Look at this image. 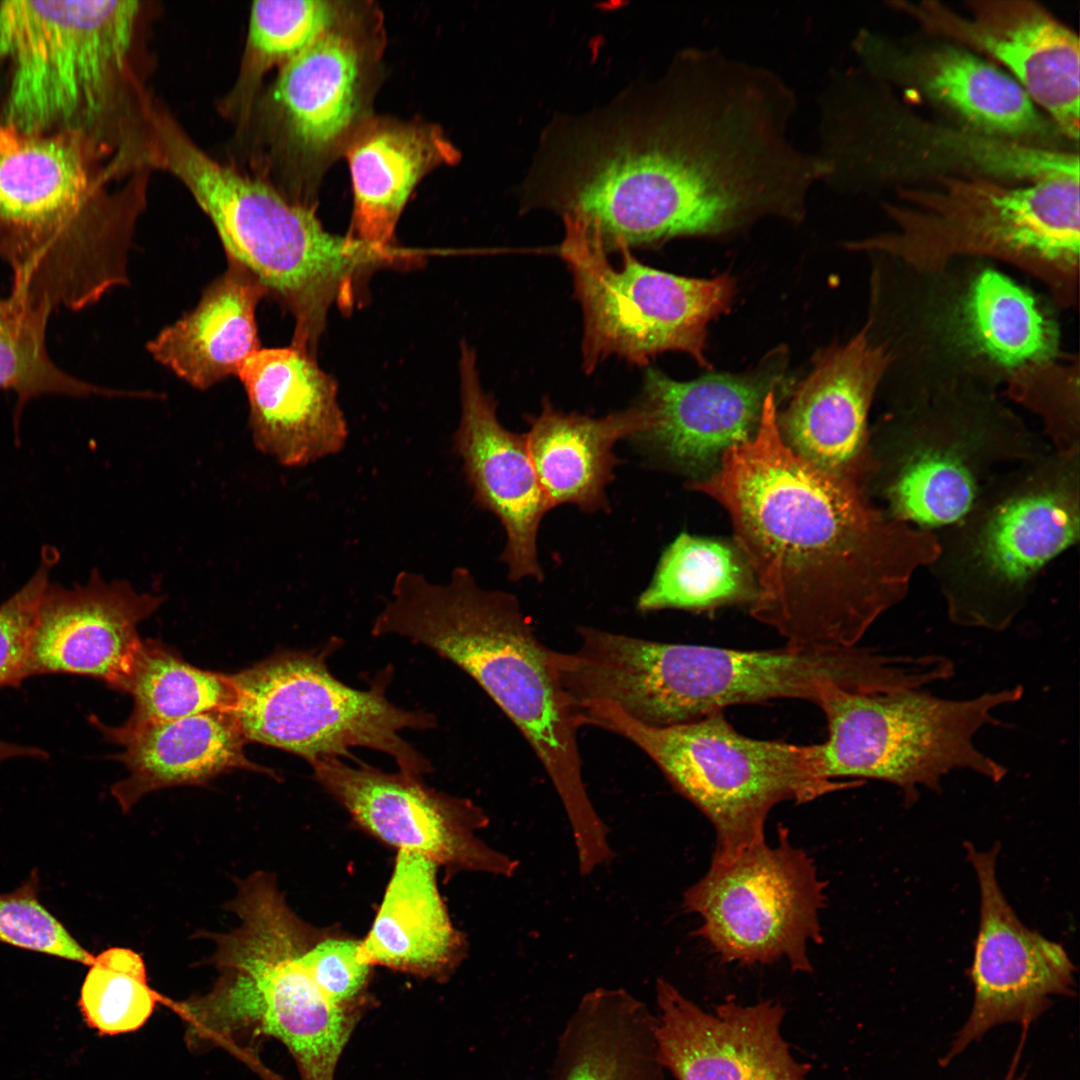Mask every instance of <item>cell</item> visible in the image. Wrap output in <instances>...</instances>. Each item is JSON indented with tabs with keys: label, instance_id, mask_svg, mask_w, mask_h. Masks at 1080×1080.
I'll return each instance as SVG.
<instances>
[{
	"label": "cell",
	"instance_id": "obj_1",
	"mask_svg": "<svg viewBox=\"0 0 1080 1080\" xmlns=\"http://www.w3.org/2000/svg\"><path fill=\"white\" fill-rule=\"evenodd\" d=\"M797 108L775 70L720 47L683 48L657 79L551 123L530 204L577 219L607 252L799 222L824 166L793 140Z\"/></svg>",
	"mask_w": 1080,
	"mask_h": 1080
},
{
	"label": "cell",
	"instance_id": "obj_2",
	"mask_svg": "<svg viewBox=\"0 0 1080 1080\" xmlns=\"http://www.w3.org/2000/svg\"><path fill=\"white\" fill-rule=\"evenodd\" d=\"M776 392L759 429L707 478L687 487L727 511L755 579L750 615L792 647L856 646L900 603L939 552L935 533L890 516L867 486L794 454L776 424Z\"/></svg>",
	"mask_w": 1080,
	"mask_h": 1080
},
{
	"label": "cell",
	"instance_id": "obj_3",
	"mask_svg": "<svg viewBox=\"0 0 1080 1080\" xmlns=\"http://www.w3.org/2000/svg\"><path fill=\"white\" fill-rule=\"evenodd\" d=\"M371 633L408 638L470 675L540 760L569 820L577 857L590 861L609 852V829L583 780L580 710L562 685L556 651L537 638L513 594L480 587L465 567L441 584L403 570Z\"/></svg>",
	"mask_w": 1080,
	"mask_h": 1080
},
{
	"label": "cell",
	"instance_id": "obj_4",
	"mask_svg": "<svg viewBox=\"0 0 1080 1080\" xmlns=\"http://www.w3.org/2000/svg\"><path fill=\"white\" fill-rule=\"evenodd\" d=\"M108 150L77 132H36L0 120V260L11 294L79 311L129 284L142 208L110 193Z\"/></svg>",
	"mask_w": 1080,
	"mask_h": 1080
},
{
	"label": "cell",
	"instance_id": "obj_5",
	"mask_svg": "<svg viewBox=\"0 0 1080 1080\" xmlns=\"http://www.w3.org/2000/svg\"><path fill=\"white\" fill-rule=\"evenodd\" d=\"M152 163L184 185L227 260L291 315V343L314 355L332 307L350 311L374 271L415 261L414 249H379L327 232L311 208L215 160L166 112L152 123Z\"/></svg>",
	"mask_w": 1080,
	"mask_h": 1080
},
{
	"label": "cell",
	"instance_id": "obj_6",
	"mask_svg": "<svg viewBox=\"0 0 1080 1080\" xmlns=\"http://www.w3.org/2000/svg\"><path fill=\"white\" fill-rule=\"evenodd\" d=\"M917 680L910 655L858 645L742 650L662 643L609 631L595 639L586 665L592 699L654 727L776 699L818 706L833 689L888 693L911 689Z\"/></svg>",
	"mask_w": 1080,
	"mask_h": 1080
},
{
	"label": "cell",
	"instance_id": "obj_7",
	"mask_svg": "<svg viewBox=\"0 0 1080 1080\" xmlns=\"http://www.w3.org/2000/svg\"><path fill=\"white\" fill-rule=\"evenodd\" d=\"M885 209L893 228L851 248L895 258L923 275L960 257H990L1037 277L1061 305L1077 304L1079 175L1010 184L944 174L935 184L901 188Z\"/></svg>",
	"mask_w": 1080,
	"mask_h": 1080
},
{
	"label": "cell",
	"instance_id": "obj_8",
	"mask_svg": "<svg viewBox=\"0 0 1080 1080\" xmlns=\"http://www.w3.org/2000/svg\"><path fill=\"white\" fill-rule=\"evenodd\" d=\"M140 13L138 1H0V120L113 153Z\"/></svg>",
	"mask_w": 1080,
	"mask_h": 1080
},
{
	"label": "cell",
	"instance_id": "obj_9",
	"mask_svg": "<svg viewBox=\"0 0 1080 1080\" xmlns=\"http://www.w3.org/2000/svg\"><path fill=\"white\" fill-rule=\"evenodd\" d=\"M1079 451L1041 453L998 476L970 512L938 537L929 566L950 619L1008 627L1036 579L1079 537Z\"/></svg>",
	"mask_w": 1080,
	"mask_h": 1080
},
{
	"label": "cell",
	"instance_id": "obj_10",
	"mask_svg": "<svg viewBox=\"0 0 1080 1080\" xmlns=\"http://www.w3.org/2000/svg\"><path fill=\"white\" fill-rule=\"evenodd\" d=\"M884 432L882 448L872 450L882 507L929 532L961 521L998 476L1043 452L970 381L920 388L886 418Z\"/></svg>",
	"mask_w": 1080,
	"mask_h": 1080
},
{
	"label": "cell",
	"instance_id": "obj_11",
	"mask_svg": "<svg viewBox=\"0 0 1080 1080\" xmlns=\"http://www.w3.org/2000/svg\"><path fill=\"white\" fill-rule=\"evenodd\" d=\"M580 710L584 725L613 732L641 749L676 791L708 818L716 832V858L765 841V822L777 804L807 803L862 783L824 777L817 744L745 736L723 711L654 727L604 701L584 703Z\"/></svg>",
	"mask_w": 1080,
	"mask_h": 1080
},
{
	"label": "cell",
	"instance_id": "obj_12",
	"mask_svg": "<svg viewBox=\"0 0 1080 1080\" xmlns=\"http://www.w3.org/2000/svg\"><path fill=\"white\" fill-rule=\"evenodd\" d=\"M1023 687L988 691L967 699H947L919 690L861 693L833 689L820 700L828 738L818 745L822 774L875 779L898 787L913 804L919 787L940 791L956 770L1000 782L1007 768L984 753L976 734L998 722L994 712L1018 702Z\"/></svg>",
	"mask_w": 1080,
	"mask_h": 1080
},
{
	"label": "cell",
	"instance_id": "obj_13",
	"mask_svg": "<svg viewBox=\"0 0 1080 1080\" xmlns=\"http://www.w3.org/2000/svg\"><path fill=\"white\" fill-rule=\"evenodd\" d=\"M341 645L335 637L316 649L281 650L230 675L236 691L231 712L245 740L293 753L308 763L352 758L350 748L364 747L389 755L404 773H429L430 761L402 732L432 729L435 716L400 708L387 698L391 666L366 690L337 679L328 659Z\"/></svg>",
	"mask_w": 1080,
	"mask_h": 1080
},
{
	"label": "cell",
	"instance_id": "obj_14",
	"mask_svg": "<svg viewBox=\"0 0 1080 1080\" xmlns=\"http://www.w3.org/2000/svg\"><path fill=\"white\" fill-rule=\"evenodd\" d=\"M309 944L303 929L282 922L227 940L213 960L216 982L191 1003L197 1041L235 1051L245 1039L272 1037L289 1050L302 1080H333L354 1025L352 1006L333 1002L313 981L302 961Z\"/></svg>",
	"mask_w": 1080,
	"mask_h": 1080
},
{
	"label": "cell",
	"instance_id": "obj_15",
	"mask_svg": "<svg viewBox=\"0 0 1080 1080\" xmlns=\"http://www.w3.org/2000/svg\"><path fill=\"white\" fill-rule=\"evenodd\" d=\"M559 251L583 313L582 367L589 374L610 356L644 366L677 351L702 366L708 323L727 311L735 292L727 274L689 278L644 265L622 247L621 265L609 261L600 238L563 217Z\"/></svg>",
	"mask_w": 1080,
	"mask_h": 1080
},
{
	"label": "cell",
	"instance_id": "obj_16",
	"mask_svg": "<svg viewBox=\"0 0 1080 1080\" xmlns=\"http://www.w3.org/2000/svg\"><path fill=\"white\" fill-rule=\"evenodd\" d=\"M826 883L813 859L792 844L786 827L766 841L716 858L683 894L682 907L699 916L694 934L726 963L786 960L811 972L808 945L823 941L820 911Z\"/></svg>",
	"mask_w": 1080,
	"mask_h": 1080
},
{
	"label": "cell",
	"instance_id": "obj_17",
	"mask_svg": "<svg viewBox=\"0 0 1080 1080\" xmlns=\"http://www.w3.org/2000/svg\"><path fill=\"white\" fill-rule=\"evenodd\" d=\"M309 764L322 788L383 843L426 856L449 874L509 878L518 870V860L478 837L489 817L472 800L435 790L422 777L383 772L359 761L351 766L326 757Z\"/></svg>",
	"mask_w": 1080,
	"mask_h": 1080
},
{
	"label": "cell",
	"instance_id": "obj_18",
	"mask_svg": "<svg viewBox=\"0 0 1080 1080\" xmlns=\"http://www.w3.org/2000/svg\"><path fill=\"white\" fill-rule=\"evenodd\" d=\"M785 352L769 354L743 374L677 381L648 368L637 401L648 424L633 440L652 460L689 477L710 476L723 455L757 433L771 392H786Z\"/></svg>",
	"mask_w": 1080,
	"mask_h": 1080
},
{
	"label": "cell",
	"instance_id": "obj_19",
	"mask_svg": "<svg viewBox=\"0 0 1080 1080\" xmlns=\"http://www.w3.org/2000/svg\"><path fill=\"white\" fill-rule=\"evenodd\" d=\"M980 890V922L970 977L974 1002L944 1063L999 1024H1028L1056 996L1073 993L1075 966L1065 948L1029 929L1006 899L996 875L999 844L985 851L965 843Z\"/></svg>",
	"mask_w": 1080,
	"mask_h": 1080
},
{
	"label": "cell",
	"instance_id": "obj_20",
	"mask_svg": "<svg viewBox=\"0 0 1080 1080\" xmlns=\"http://www.w3.org/2000/svg\"><path fill=\"white\" fill-rule=\"evenodd\" d=\"M966 13L938 1H894L928 32L1005 65L1072 141L1079 138L1080 61L1075 32L1031 0H970Z\"/></svg>",
	"mask_w": 1080,
	"mask_h": 1080
},
{
	"label": "cell",
	"instance_id": "obj_21",
	"mask_svg": "<svg viewBox=\"0 0 1080 1080\" xmlns=\"http://www.w3.org/2000/svg\"><path fill=\"white\" fill-rule=\"evenodd\" d=\"M892 364L888 343L873 336L870 321L847 342L819 352L786 408L777 410L784 444L819 470L868 486L876 469L868 415Z\"/></svg>",
	"mask_w": 1080,
	"mask_h": 1080
},
{
	"label": "cell",
	"instance_id": "obj_22",
	"mask_svg": "<svg viewBox=\"0 0 1080 1080\" xmlns=\"http://www.w3.org/2000/svg\"><path fill=\"white\" fill-rule=\"evenodd\" d=\"M852 49L867 75L925 96L975 132L1044 147L1058 130L1012 76L958 44L902 46L863 29Z\"/></svg>",
	"mask_w": 1080,
	"mask_h": 1080
},
{
	"label": "cell",
	"instance_id": "obj_23",
	"mask_svg": "<svg viewBox=\"0 0 1080 1080\" xmlns=\"http://www.w3.org/2000/svg\"><path fill=\"white\" fill-rule=\"evenodd\" d=\"M655 988L657 1055L675 1080H810L781 1032L780 1002L728 999L710 1013L666 979Z\"/></svg>",
	"mask_w": 1080,
	"mask_h": 1080
},
{
	"label": "cell",
	"instance_id": "obj_24",
	"mask_svg": "<svg viewBox=\"0 0 1080 1080\" xmlns=\"http://www.w3.org/2000/svg\"><path fill=\"white\" fill-rule=\"evenodd\" d=\"M461 414L453 450L474 502L500 521L506 535L501 560L513 581L543 579L537 538L552 508L535 473L525 434L506 429L494 398L481 385L476 354L461 344L459 360Z\"/></svg>",
	"mask_w": 1080,
	"mask_h": 1080
},
{
	"label": "cell",
	"instance_id": "obj_25",
	"mask_svg": "<svg viewBox=\"0 0 1080 1080\" xmlns=\"http://www.w3.org/2000/svg\"><path fill=\"white\" fill-rule=\"evenodd\" d=\"M162 602L127 581H105L97 570L85 584L50 583L34 624L27 677L88 676L123 691L142 644L138 624Z\"/></svg>",
	"mask_w": 1080,
	"mask_h": 1080
},
{
	"label": "cell",
	"instance_id": "obj_26",
	"mask_svg": "<svg viewBox=\"0 0 1080 1080\" xmlns=\"http://www.w3.org/2000/svg\"><path fill=\"white\" fill-rule=\"evenodd\" d=\"M237 377L247 395L256 448L286 467L340 453L349 428L334 378L315 355L294 344L260 348Z\"/></svg>",
	"mask_w": 1080,
	"mask_h": 1080
},
{
	"label": "cell",
	"instance_id": "obj_27",
	"mask_svg": "<svg viewBox=\"0 0 1080 1080\" xmlns=\"http://www.w3.org/2000/svg\"><path fill=\"white\" fill-rule=\"evenodd\" d=\"M947 303L940 307L937 329L971 372L1008 378L1026 366L1055 360L1054 320L1029 290L999 271L985 267L970 273Z\"/></svg>",
	"mask_w": 1080,
	"mask_h": 1080
},
{
	"label": "cell",
	"instance_id": "obj_28",
	"mask_svg": "<svg viewBox=\"0 0 1080 1080\" xmlns=\"http://www.w3.org/2000/svg\"><path fill=\"white\" fill-rule=\"evenodd\" d=\"M89 721L107 741L124 748L112 758L125 765L128 776L111 787L124 812L150 792L202 785L234 769L279 780L273 770L246 757L247 741L231 711H210L134 729L108 726L95 715Z\"/></svg>",
	"mask_w": 1080,
	"mask_h": 1080
},
{
	"label": "cell",
	"instance_id": "obj_29",
	"mask_svg": "<svg viewBox=\"0 0 1080 1080\" xmlns=\"http://www.w3.org/2000/svg\"><path fill=\"white\" fill-rule=\"evenodd\" d=\"M227 263L198 304L146 345L156 362L198 390L237 376L261 348L256 310L266 292L245 268Z\"/></svg>",
	"mask_w": 1080,
	"mask_h": 1080
},
{
	"label": "cell",
	"instance_id": "obj_30",
	"mask_svg": "<svg viewBox=\"0 0 1080 1080\" xmlns=\"http://www.w3.org/2000/svg\"><path fill=\"white\" fill-rule=\"evenodd\" d=\"M438 865L419 853L398 850L382 902L359 957L365 963L421 976L455 968L467 952L440 895Z\"/></svg>",
	"mask_w": 1080,
	"mask_h": 1080
},
{
	"label": "cell",
	"instance_id": "obj_31",
	"mask_svg": "<svg viewBox=\"0 0 1080 1080\" xmlns=\"http://www.w3.org/2000/svg\"><path fill=\"white\" fill-rule=\"evenodd\" d=\"M527 422L528 452L551 508L571 504L593 513L608 507L605 490L618 464L616 443L644 431L648 417L638 402L595 418L564 413L544 398L540 413Z\"/></svg>",
	"mask_w": 1080,
	"mask_h": 1080
},
{
	"label": "cell",
	"instance_id": "obj_32",
	"mask_svg": "<svg viewBox=\"0 0 1080 1080\" xmlns=\"http://www.w3.org/2000/svg\"><path fill=\"white\" fill-rule=\"evenodd\" d=\"M656 1015L622 988L587 992L568 1018L546 1080H668Z\"/></svg>",
	"mask_w": 1080,
	"mask_h": 1080
},
{
	"label": "cell",
	"instance_id": "obj_33",
	"mask_svg": "<svg viewBox=\"0 0 1080 1080\" xmlns=\"http://www.w3.org/2000/svg\"><path fill=\"white\" fill-rule=\"evenodd\" d=\"M455 158L431 128L387 126L361 136L348 150L354 208L346 236L374 248L393 247L397 221L418 181Z\"/></svg>",
	"mask_w": 1080,
	"mask_h": 1080
},
{
	"label": "cell",
	"instance_id": "obj_34",
	"mask_svg": "<svg viewBox=\"0 0 1080 1080\" xmlns=\"http://www.w3.org/2000/svg\"><path fill=\"white\" fill-rule=\"evenodd\" d=\"M359 58L353 43L330 30L279 69L265 110L304 151L332 144L358 106Z\"/></svg>",
	"mask_w": 1080,
	"mask_h": 1080
},
{
	"label": "cell",
	"instance_id": "obj_35",
	"mask_svg": "<svg viewBox=\"0 0 1080 1080\" xmlns=\"http://www.w3.org/2000/svg\"><path fill=\"white\" fill-rule=\"evenodd\" d=\"M757 593L753 574L734 542L681 533L662 553L636 606L641 612L750 607Z\"/></svg>",
	"mask_w": 1080,
	"mask_h": 1080
},
{
	"label": "cell",
	"instance_id": "obj_36",
	"mask_svg": "<svg viewBox=\"0 0 1080 1080\" xmlns=\"http://www.w3.org/2000/svg\"><path fill=\"white\" fill-rule=\"evenodd\" d=\"M123 692L134 699L126 729L169 722L210 711H232L236 691L230 675L198 669L157 641H142Z\"/></svg>",
	"mask_w": 1080,
	"mask_h": 1080
},
{
	"label": "cell",
	"instance_id": "obj_37",
	"mask_svg": "<svg viewBox=\"0 0 1080 1080\" xmlns=\"http://www.w3.org/2000/svg\"><path fill=\"white\" fill-rule=\"evenodd\" d=\"M335 14L333 5L322 0L254 1L230 108L239 116L249 115L263 77L330 30Z\"/></svg>",
	"mask_w": 1080,
	"mask_h": 1080
},
{
	"label": "cell",
	"instance_id": "obj_38",
	"mask_svg": "<svg viewBox=\"0 0 1080 1080\" xmlns=\"http://www.w3.org/2000/svg\"><path fill=\"white\" fill-rule=\"evenodd\" d=\"M52 310L10 294L0 298V390L17 396L15 429L24 406L44 395L85 397L123 393L81 381L60 369L46 347V327Z\"/></svg>",
	"mask_w": 1080,
	"mask_h": 1080
},
{
	"label": "cell",
	"instance_id": "obj_39",
	"mask_svg": "<svg viewBox=\"0 0 1080 1080\" xmlns=\"http://www.w3.org/2000/svg\"><path fill=\"white\" fill-rule=\"evenodd\" d=\"M88 967L79 1006L87 1024L101 1034L138 1030L162 1000L148 984L142 955L132 949L108 948Z\"/></svg>",
	"mask_w": 1080,
	"mask_h": 1080
},
{
	"label": "cell",
	"instance_id": "obj_40",
	"mask_svg": "<svg viewBox=\"0 0 1080 1080\" xmlns=\"http://www.w3.org/2000/svg\"><path fill=\"white\" fill-rule=\"evenodd\" d=\"M1078 364L1060 365L1055 360L1026 366L1009 381L1010 394L1044 420L1056 451H1079Z\"/></svg>",
	"mask_w": 1080,
	"mask_h": 1080
},
{
	"label": "cell",
	"instance_id": "obj_41",
	"mask_svg": "<svg viewBox=\"0 0 1080 1080\" xmlns=\"http://www.w3.org/2000/svg\"><path fill=\"white\" fill-rule=\"evenodd\" d=\"M33 871L14 890L0 893V943L89 966L94 955L41 903Z\"/></svg>",
	"mask_w": 1080,
	"mask_h": 1080
},
{
	"label": "cell",
	"instance_id": "obj_42",
	"mask_svg": "<svg viewBox=\"0 0 1080 1080\" xmlns=\"http://www.w3.org/2000/svg\"><path fill=\"white\" fill-rule=\"evenodd\" d=\"M56 560V552L47 547L32 577L0 605V688H17L28 679L34 624Z\"/></svg>",
	"mask_w": 1080,
	"mask_h": 1080
},
{
	"label": "cell",
	"instance_id": "obj_43",
	"mask_svg": "<svg viewBox=\"0 0 1080 1080\" xmlns=\"http://www.w3.org/2000/svg\"><path fill=\"white\" fill-rule=\"evenodd\" d=\"M360 940L319 933L302 955L305 969L333 1002L352 1006L364 991L371 965L359 957Z\"/></svg>",
	"mask_w": 1080,
	"mask_h": 1080
},
{
	"label": "cell",
	"instance_id": "obj_44",
	"mask_svg": "<svg viewBox=\"0 0 1080 1080\" xmlns=\"http://www.w3.org/2000/svg\"><path fill=\"white\" fill-rule=\"evenodd\" d=\"M17 757H29L47 760L49 753L39 747L21 745L18 743L0 740V763Z\"/></svg>",
	"mask_w": 1080,
	"mask_h": 1080
},
{
	"label": "cell",
	"instance_id": "obj_45",
	"mask_svg": "<svg viewBox=\"0 0 1080 1080\" xmlns=\"http://www.w3.org/2000/svg\"><path fill=\"white\" fill-rule=\"evenodd\" d=\"M1004 1080H1022V1078L1020 1076H1018V1074L1016 1072V1062L1015 1061L1012 1063V1066L1010 1067V1069H1009L1008 1073L1006 1074Z\"/></svg>",
	"mask_w": 1080,
	"mask_h": 1080
}]
</instances>
